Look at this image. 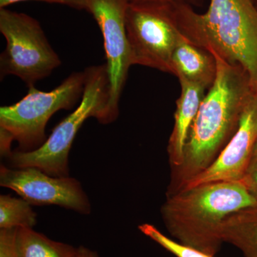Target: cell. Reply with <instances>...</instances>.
Wrapping results in <instances>:
<instances>
[{
  "instance_id": "8fae6325",
  "label": "cell",
  "mask_w": 257,
  "mask_h": 257,
  "mask_svg": "<svg viewBox=\"0 0 257 257\" xmlns=\"http://www.w3.org/2000/svg\"><path fill=\"white\" fill-rule=\"evenodd\" d=\"M179 82L181 94L177 101L175 124L167 147L171 170L182 164L189 131L206 95V89L202 86L184 80Z\"/></svg>"
},
{
  "instance_id": "30bf717a",
  "label": "cell",
  "mask_w": 257,
  "mask_h": 257,
  "mask_svg": "<svg viewBox=\"0 0 257 257\" xmlns=\"http://www.w3.org/2000/svg\"><path fill=\"white\" fill-rule=\"evenodd\" d=\"M257 145V91L243 108L239 127L219 156L185 188L214 182H239L251 162Z\"/></svg>"
},
{
  "instance_id": "7c38bea8",
  "label": "cell",
  "mask_w": 257,
  "mask_h": 257,
  "mask_svg": "<svg viewBox=\"0 0 257 257\" xmlns=\"http://www.w3.org/2000/svg\"><path fill=\"white\" fill-rule=\"evenodd\" d=\"M174 75L179 80L187 81L209 89L216 76L214 55L189 41L181 35L172 59Z\"/></svg>"
},
{
  "instance_id": "52a82bcc",
  "label": "cell",
  "mask_w": 257,
  "mask_h": 257,
  "mask_svg": "<svg viewBox=\"0 0 257 257\" xmlns=\"http://www.w3.org/2000/svg\"><path fill=\"white\" fill-rule=\"evenodd\" d=\"M172 2L128 3L125 24L133 65L173 74L172 55L182 32L172 13Z\"/></svg>"
},
{
  "instance_id": "3957f363",
  "label": "cell",
  "mask_w": 257,
  "mask_h": 257,
  "mask_svg": "<svg viewBox=\"0 0 257 257\" xmlns=\"http://www.w3.org/2000/svg\"><path fill=\"white\" fill-rule=\"evenodd\" d=\"M256 204L240 182H209L167 196L161 214L177 241L215 256L224 243L221 231L226 218Z\"/></svg>"
},
{
  "instance_id": "ac0fdd59",
  "label": "cell",
  "mask_w": 257,
  "mask_h": 257,
  "mask_svg": "<svg viewBox=\"0 0 257 257\" xmlns=\"http://www.w3.org/2000/svg\"><path fill=\"white\" fill-rule=\"evenodd\" d=\"M239 182L257 200V159H251L244 175Z\"/></svg>"
},
{
  "instance_id": "7402d4cb",
  "label": "cell",
  "mask_w": 257,
  "mask_h": 257,
  "mask_svg": "<svg viewBox=\"0 0 257 257\" xmlns=\"http://www.w3.org/2000/svg\"><path fill=\"white\" fill-rule=\"evenodd\" d=\"M252 158H256V159H257V145H256V148H255L254 153H253V155Z\"/></svg>"
},
{
  "instance_id": "44dd1931",
  "label": "cell",
  "mask_w": 257,
  "mask_h": 257,
  "mask_svg": "<svg viewBox=\"0 0 257 257\" xmlns=\"http://www.w3.org/2000/svg\"><path fill=\"white\" fill-rule=\"evenodd\" d=\"M131 3H136V2H153V1H159V2H172L177 1V0H128Z\"/></svg>"
},
{
  "instance_id": "5bb4252c",
  "label": "cell",
  "mask_w": 257,
  "mask_h": 257,
  "mask_svg": "<svg viewBox=\"0 0 257 257\" xmlns=\"http://www.w3.org/2000/svg\"><path fill=\"white\" fill-rule=\"evenodd\" d=\"M19 257H76L77 248L54 241L32 228H18Z\"/></svg>"
},
{
  "instance_id": "4fadbf2b",
  "label": "cell",
  "mask_w": 257,
  "mask_h": 257,
  "mask_svg": "<svg viewBox=\"0 0 257 257\" xmlns=\"http://www.w3.org/2000/svg\"><path fill=\"white\" fill-rule=\"evenodd\" d=\"M221 233L224 242L234 245L245 257H257V204L227 216Z\"/></svg>"
},
{
  "instance_id": "8992f818",
  "label": "cell",
  "mask_w": 257,
  "mask_h": 257,
  "mask_svg": "<svg viewBox=\"0 0 257 257\" xmlns=\"http://www.w3.org/2000/svg\"><path fill=\"white\" fill-rule=\"evenodd\" d=\"M0 32L7 42L0 57L1 78L14 75L29 87L61 65L37 20L24 13L0 9Z\"/></svg>"
},
{
  "instance_id": "7a4b0ae2",
  "label": "cell",
  "mask_w": 257,
  "mask_h": 257,
  "mask_svg": "<svg viewBox=\"0 0 257 257\" xmlns=\"http://www.w3.org/2000/svg\"><path fill=\"white\" fill-rule=\"evenodd\" d=\"M171 4L182 35L228 63L242 67L257 91V10L251 0H210L204 14L182 0Z\"/></svg>"
},
{
  "instance_id": "6da1fadb",
  "label": "cell",
  "mask_w": 257,
  "mask_h": 257,
  "mask_svg": "<svg viewBox=\"0 0 257 257\" xmlns=\"http://www.w3.org/2000/svg\"><path fill=\"white\" fill-rule=\"evenodd\" d=\"M212 55L216 62L215 80L193 121L182 164L171 170L167 196L183 189L214 163L239 127L243 108L254 92L242 67Z\"/></svg>"
},
{
  "instance_id": "2e32d148",
  "label": "cell",
  "mask_w": 257,
  "mask_h": 257,
  "mask_svg": "<svg viewBox=\"0 0 257 257\" xmlns=\"http://www.w3.org/2000/svg\"><path fill=\"white\" fill-rule=\"evenodd\" d=\"M139 229L154 241L165 248L176 257H214L199 251L197 248L184 245L166 236L160 230L150 224H143L139 226Z\"/></svg>"
},
{
  "instance_id": "9a60e30c",
  "label": "cell",
  "mask_w": 257,
  "mask_h": 257,
  "mask_svg": "<svg viewBox=\"0 0 257 257\" xmlns=\"http://www.w3.org/2000/svg\"><path fill=\"white\" fill-rule=\"evenodd\" d=\"M31 204L23 199L8 194L0 196V229L33 228L37 214Z\"/></svg>"
},
{
  "instance_id": "5b68a950",
  "label": "cell",
  "mask_w": 257,
  "mask_h": 257,
  "mask_svg": "<svg viewBox=\"0 0 257 257\" xmlns=\"http://www.w3.org/2000/svg\"><path fill=\"white\" fill-rule=\"evenodd\" d=\"M82 100L77 109L57 125L42 146L30 152H12L8 157L13 168L35 167L55 177L69 176V154L83 123L94 117L102 120L108 101L109 83L105 64L85 69Z\"/></svg>"
},
{
  "instance_id": "ba28073f",
  "label": "cell",
  "mask_w": 257,
  "mask_h": 257,
  "mask_svg": "<svg viewBox=\"0 0 257 257\" xmlns=\"http://www.w3.org/2000/svg\"><path fill=\"white\" fill-rule=\"evenodd\" d=\"M128 3V0H88L87 11L99 25L106 54L109 95L102 124L117 119L120 97L133 66L125 24Z\"/></svg>"
},
{
  "instance_id": "603a6c76",
  "label": "cell",
  "mask_w": 257,
  "mask_h": 257,
  "mask_svg": "<svg viewBox=\"0 0 257 257\" xmlns=\"http://www.w3.org/2000/svg\"><path fill=\"white\" fill-rule=\"evenodd\" d=\"M251 3H253V5H254L255 8H256L257 10V0H251Z\"/></svg>"
},
{
  "instance_id": "e0dca14e",
  "label": "cell",
  "mask_w": 257,
  "mask_h": 257,
  "mask_svg": "<svg viewBox=\"0 0 257 257\" xmlns=\"http://www.w3.org/2000/svg\"><path fill=\"white\" fill-rule=\"evenodd\" d=\"M18 230V228L0 229V257H19Z\"/></svg>"
},
{
  "instance_id": "d6986e66",
  "label": "cell",
  "mask_w": 257,
  "mask_h": 257,
  "mask_svg": "<svg viewBox=\"0 0 257 257\" xmlns=\"http://www.w3.org/2000/svg\"><path fill=\"white\" fill-rule=\"evenodd\" d=\"M23 1H41L49 3L67 5L78 10H87L88 0H0V9L5 8L15 3Z\"/></svg>"
},
{
  "instance_id": "9c48e42d",
  "label": "cell",
  "mask_w": 257,
  "mask_h": 257,
  "mask_svg": "<svg viewBox=\"0 0 257 257\" xmlns=\"http://www.w3.org/2000/svg\"><path fill=\"white\" fill-rule=\"evenodd\" d=\"M0 185L14 191L31 205H55L82 214L91 204L82 184L72 177H55L35 167H0Z\"/></svg>"
},
{
  "instance_id": "277c9868",
  "label": "cell",
  "mask_w": 257,
  "mask_h": 257,
  "mask_svg": "<svg viewBox=\"0 0 257 257\" xmlns=\"http://www.w3.org/2000/svg\"><path fill=\"white\" fill-rule=\"evenodd\" d=\"M85 71L70 74L58 87L50 92L29 87L21 100L0 107V151L8 158L13 141L19 151L37 150L47 140L45 128L52 115L75 105L82 95Z\"/></svg>"
},
{
  "instance_id": "ffe728a7",
  "label": "cell",
  "mask_w": 257,
  "mask_h": 257,
  "mask_svg": "<svg viewBox=\"0 0 257 257\" xmlns=\"http://www.w3.org/2000/svg\"><path fill=\"white\" fill-rule=\"evenodd\" d=\"M76 257H99L96 251H92L85 246H81L77 248Z\"/></svg>"
}]
</instances>
